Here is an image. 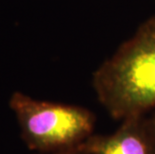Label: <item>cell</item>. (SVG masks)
Masks as SVG:
<instances>
[{"instance_id":"6da1fadb","label":"cell","mask_w":155,"mask_h":154,"mask_svg":"<svg viewBox=\"0 0 155 154\" xmlns=\"http://www.w3.org/2000/svg\"><path fill=\"white\" fill-rule=\"evenodd\" d=\"M92 86L113 119L146 115L155 109V16L93 72Z\"/></svg>"},{"instance_id":"7a4b0ae2","label":"cell","mask_w":155,"mask_h":154,"mask_svg":"<svg viewBox=\"0 0 155 154\" xmlns=\"http://www.w3.org/2000/svg\"><path fill=\"white\" fill-rule=\"evenodd\" d=\"M29 149L49 153L75 147L94 134L96 117L82 106L33 99L15 91L9 99Z\"/></svg>"},{"instance_id":"3957f363","label":"cell","mask_w":155,"mask_h":154,"mask_svg":"<svg viewBox=\"0 0 155 154\" xmlns=\"http://www.w3.org/2000/svg\"><path fill=\"white\" fill-rule=\"evenodd\" d=\"M115 132L93 134L84 141L89 154H155V133L146 115L123 120Z\"/></svg>"},{"instance_id":"277c9868","label":"cell","mask_w":155,"mask_h":154,"mask_svg":"<svg viewBox=\"0 0 155 154\" xmlns=\"http://www.w3.org/2000/svg\"><path fill=\"white\" fill-rule=\"evenodd\" d=\"M40 154H89V153L86 150V148L84 147V144L82 143L80 145L71 147V148L58 150V151L49 152V153H40Z\"/></svg>"},{"instance_id":"5b68a950","label":"cell","mask_w":155,"mask_h":154,"mask_svg":"<svg viewBox=\"0 0 155 154\" xmlns=\"http://www.w3.org/2000/svg\"><path fill=\"white\" fill-rule=\"evenodd\" d=\"M148 118L150 120V123H151V126L154 130V133H155V109L151 111V114L148 116Z\"/></svg>"}]
</instances>
